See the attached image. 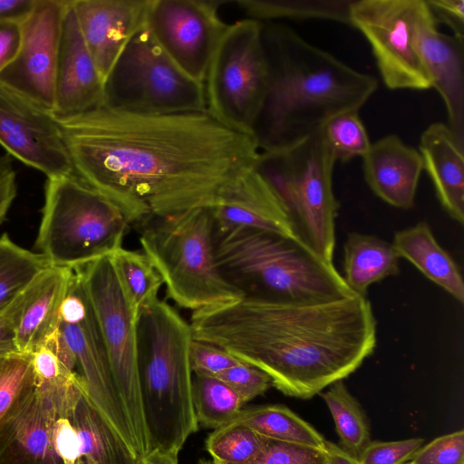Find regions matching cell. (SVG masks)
I'll return each mask as SVG.
<instances>
[{
    "instance_id": "obj_1",
    "label": "cell",
    "mask_w": 464,
    "mask_h": 464,
    "mask_svg": "<svg viewBox=\"0 0 464 464\" xmlns=\"http://www.w3.org/2000/svg\"><path fill=\"white\" fill-rule=\"evenodd\" d=\"M74 173L130 224L212 208L256 166L254 137L208 111L139 114L103 105L56 117Z\"/></svg>"
},
{
    "instance_id": "obj_2",
    "label": "cell",
    "mask_w": 464,
    "mask_h": 464,
    "mask_svg": "<svg viewBox=\"0 0 464 464\" xmlns=\"http://www.w3.org/2000/svg\"><path fill=\"white\" fill-rule=\"evenodd\" d=\"M193 339L266 372L286 396L307 400L355 372L374 351L377 322L366 296L317 302L255 297L192 312Z\"/></svg>"
},
{
    "instance_id": "obj_3",
    "label": "cell",
    "mask_w": 464,
    "mask_h": 464,
    "mask_svg": "<svg viewBox=\"0 0 464 464\" xmlns=\"http://www.w3.org/2000/svg\"><path fill=\"white\" fill-rule=\"evenodd\" d=\"M267 85L251 134L260 151L288 147L334 117L358 111L378 80L310 44L290 26L262 22Z\"/></svg>"
},
{
    "instance_id": "obj_4",
    "label": "cell",
    "mask_w": 464,
    "mask_h": 464,
    "mask_svg": "<svg viewBox=\"0 0 464 464\" xmlns=\"http://www.w3.org/2000/svg\"><path fill=\"white\" fill-rule=\"evenodd\" d=\"M76 372L35 377L0 420V464H131Z\"/></svg>"
},
{
    "instance_id": "obj_5",
    "label": "cell",
    "mask_w": 464,
    "mask_h": 464,
    "mask_svg": "<svg viewBox=\"0 0 464 464\" xmlns=\"http://www.w3.org/2000/svg\"><path fill=\"white\" fill-rule=\"evenodd\" d=\"M190 324L157 300L137 319V365L149 451L179 454L198 430L192 403Z\"/></svg>"
},
{
    "instance_id": "obj_6",
    "label": "cell",
    "mask_w": 464,
    "mask_h": 464,
    "mask_svg": "<svg viewBox=\"0 0 464 464\" xmlns=\"http://www.w3.org/2000/svg\"><path fill=\"white\" fill-rule=\"evenodd\" d=\"M218 266L243 296L282 302H317L354 294L334 264L298 237L238 228L215 233Z\"/></svg>"
},
{
    "instance_id": "obj_7",
    "label": "cell",
    "mask_w": 464,
    "mask_h": 464,
    "mask_svg": "<svg viewBox=\"0 0 464 464\" xmlns=\"http://www.w3.org/2000/svg\"><path fill=\"white\" fill-rule=\"evenodd\" d=\"M140 243L179 307L195 312L243 297L218 266L210 208L154 218L142 226Z\"/></svg>"
},
{
    "instance_id": "obj_8",
    "label": "cell",
    "mask_w": 464,
    "mask_h": 464,
    "mask_svg": "<svg viewBox=\"0 0 464 464\" xmlns=\"http://www.w3.org/2000/svg\"><path fill=\"white\" fill-rule=\"evenodd\" d=\"M122 211L75 173L48 178L35 246L52 266H83L122 247Z\"/></svg>"
},
{
    "instance_id": "obj_9",
    "label": "cell",
    "mask_w": 464,
    "mask_h": 464,
    "mask_svg": "<svg viewBox=\"0 0 464 464\" xmlns=\"http://www.w3.org/2000/svg\"><path fill=\"white\" fill-rule=\"evenodd\" d=\"M335 162L321 129L288 147L261 151L256 166L285 208L295 236L331 264L339 208L333 188Z\"/></svg>"
},
{
    "instance_id": "obj_10",
    "label": "cell",
    "mask_w": 464,
    "mask_h": 464,
    "mask_svg": "<svg viewBox=\"0 0 464 464\" xmlns=\"http://www.w3.org/2000/svg\"><path fill=\"white\" fill-rule=\"evenodd\" d=\"M103 106L151 115L208 111L204 83L182 72L147 27L128 42L105 78Z\"/></svg>"
},
{
    "instance_id": "obj_11",
    "label": "cell",
    "mask_w": 464,
    "mask_h": 464,
    "mask_svg": "<svg viewBox=\"0 0 464 464\" xmlns=\"http://www.w3.org/2000/svg\"><path fill=\"white\" fill-rule=\"evenodd\" d=\"M266 85L262 22L244 18L229 24L204 82L208 111L230 128L251 134Z\"/></svg>"
},
{
    "instance_id": "obj_12",
    "label": "cell",
    "mask_w": 464,
    "mask_h": 464,
    "mask_svg": "<svg viewBox=\"0 0 464 464\" xmlns=\"http://www.w3.org/2000/svg\"><path fill=\"white\" fill-rule=\"evenodd\" d=\"M99 324L112 377L127 412L140 459L149 452L137 365V319L111 256L77 267Z\"/></svg>"
},
{
    "instance_id": "obj_13",
    "label": "cell",
    "mask_w": 464,
    "mask_h": 464,
    "mask_svg": "<svg viewBox=\"0 0 464 464\" xmlns=\"http://www.w3.org/2000/svg\"><path fill=\"white\" fill-rule=\"evenodd\" d=\"M426 0H353L350 24L368 41L385 85L392 90H428L429 75L417 45V27Z\"/></svg>"
},
{
    "instance_id": "obj_14",
    "label": "cell",
    "mask_w": 464,
    "mask_h": 464,
    "mask_svg": "<svg viewBox=\"0 0 464 464\" xmlns=\"http://www.w3.org/2000/svg\"><path fill=\"white\" fill-rule=\"evenodd\" d=\"M59 332L73 354L87 392L105 418L140 458L136 439L116 388L105 345L82 277L77 269L62 306Z\"/></svg>"
},
{
    "instance_id": "obj_15",
    "label": "cell",
    "mask_w": 464,
    "mask_h": 464,
    "mask_svg": "<svg viewBox=\"0 0 464 464\" xmlns=\"http://www.w3.org/2000/svg\"><path fill=\"white\" fill-rule=\"evenodd\" d=\"M225 0H151L146 27L171 61L204 83L227 27L218 14Z\"/></svg>"
},
{
    "instance_id": "obj_16",
    "label": "cell",
    "mask_w": 464,
    "mask_h": 464,
    "mask_svg": "<svg viewBox=\"0 0 464 464\" xmlns=\"http://www.w3.org/2000/svg\"><path fill=\"white\" fill-rule=\"evenodd\" d=\"M0 145L47 179L74 174L54 114L0 82Z\"/></svg>"
},
{
    "instance_id": "obj_17",
    "label": "cell",
    "mask_w": 464,
    "mask_h": 464,
    "mask_svg": "<svg viewBox=\"0 0 464 464\" xmlns=\"http://www.w3.org/2000/svg\"><path fill=\"white\" fill-rule=\"evenodd\" d=\"M68 0H38L21 24V40L0 82L53 112L62 24Z\"/></svg>"
},
{
    "instance_id": "obj_18",
    "label": "cell",
    "mask_w": 464,
    "mask_h": 464,
    "mask_svg": "<svg viewBox=\"0 0 464 464\" xmlns=\"http://www.w3.org/2000/svg\"><path fill=\"white\" fill-rule=\"evenodd\" d=\"M72 275V268L50 265L1 310L19 353L32 354L56 334Z\"/></svg>"
},
{
    "instance_id": "obj_19",
    "label": "cell",
    "mask_w": 464,
    "mask_h": 464,
    "mask_svg": "<svg viewBox=\"0 0 464 464\" xmlns=\"http://www.w3.org/2000/svg\"><path fill=\"white\" fill-rule=\"evenodd\" d=\"M151 0H71L85 44L104 82L128 42L146 27Z\"/></svg>"
},
{
    "instance_id": "obj_20",
    "label": "cell",
    "mask_w": 464,
    "mask_h": 464,
    "mask_svg": "<svg viewBox=\"0 0 464 464\" xmlns=\"http://www.w3.org/2000/svg\"><path fill=\"white\" fill-rule=\"evenodd\" d=\"M103 99L104 82L68 0L62 24L53 113L59 118L81 114L103 105Z\"/></svg>"
},
{
    "instance_id": "obj_21",
    "label": "cell",
    "mask_w": 464,
    "mask_h": 464,
    "mask_svg": "<svg viewBox=\"0 0 464 464\" xmlns=\"http://www.w3.org/2000/svg\"><path fill=\"white\" fill-rule=\"evenodd\" d=\"M417 45L431 88L444 102L447 125L464 146V39L440 32L428 5L418 24Z\"/></svg>"
},
{
    "instance_id": "obj_22",
    "label": "cell",
    "mask_w": 464,
    "mask_h": 464,
    "mask_svg": "<svg viewBox=\"0 0 464 464\" xmlns=\"http://www.w3.org/2000/svg\"><path fill=\"white\" fill-rule=\"evenodd\" d=\"M210 209L216 234L255 228L297 237L282 202L256 167Z\"/></svg>"
},
{
    "instance_id": "obj_23",
    "label": "cell",
    "mask_w": 464,
    "mask_h": 464,
    "mask_svg": "<svg viewBox=\"0 0 464 464\" xmlns=\"http://www.w3.org/2000/svg\"><path fill=\"white\" fill-rule=\"evenodd\" d=\"M362 159L365 181L378 198L399 208L414 205L423 170L418 150L389 134L372 143Z\"/></svg>"
},
{
    "instance_id": "obj_24",
    "label": "cell",
    "mask_w": 464,
    "mask_h": 464,
    "mask_svg": "<svg viewBox=\"0 0 464 464\" xmlns=\"http://www.w3.org/2000/svg\"><path fill=\"white\" fill-rule=\"evenodd\" d=\"M418 150L441 207L451 218L463 224L464 146L447 124L434 122L421 133Z\"/></svg>"
},
{
    "instance_id": "obj_25",
    "label": "cell",
    "mask_w": 464,
    "mask_h": 464,
    "mask_svg": "<svg viewBox=\"0 0 464 464\" xmlns=\"http://www.w3.org/2000/svg\"><path fill=\"white\" fill-rule=\"evenodd\" d=\"M392 246L399 257L414 265L428 279L459 303L464 302V283L452 256L437 242L425 221L395 232Z\"/></svg>"
},
{
    "instance_id": "obj_26",
    "label": "cell",
    "mask_w": 464,
    "mask_h": 464,
    "mask_svg": "<svg viewBox=\"0 0 464 464\" xmlns=\"http://www.w3.org/2000/svg\"><path fill=\"white\" fill-rule=\"evenodd\" d=\"M343 250V277L356 295L366 296L370 285L400 273V257L392 244L376 236L351 232Z\"/></svg>"
},
{
    "instance_id": "obj_27",
    "label": "cell",
    "mask_w": 464,
    "mask_h": 464,
    "mask_svg": "<svg viewBox=\"0 0 464 464\" xmlns=\"http://www.w3.org/2000/svg\"><path fill=\"white\" fill-rule=\"evenodd\" d=\"M274 440L324 449V438L307 421L282 404L243 408L231 420ZM230 422V421H229Z\"/></svg>"
},
{
    "instance_id": "obj_28",
    "label": "cell",
    "mask_w": 464,
    "mask_h": 464,
    "mask_svg": "<svg viewBox=\"0 0 464 464\" xmlns=\"http://www.w3.org/2000/svg\"><path fill=\"white\" fill-rule=\"evenodd\" d=\"M246 18L260 22L278 19L328 20L350 24L353 0H231Z\"/></svg>"
},
{
    "instance_id": "obj_29",
    "label": "cell",
    "mask_w": 464,
    "mask_h": 464,
    "mask_svg": "<svg viewBox=\"0 0 464 464\" xmlns=\"http://www.w3.org/2000/svg\"><path fill=\"white\" fill-rule=\"evenodd\" d=\"M319 395L327 405L335 425L341 448L358 459L371 441L369 420L343 380L328 386Z\"/></svg>"
},
{
    "instance_id": "obj_30",
    "label": "cell",
    "mask_w": 464,
    "mask_h": 464,
    "mask_svg": "<svg viewBox=\"0 0 464 464\" xmlns=\"http://www.w3.org/2000/svg\"><path fill=\"white\" fill-rule=\"evenodd\" d=\"M192 403L198 426L217 429L233 420L245 402L216 376L193 373Z\"/></svg>"
},
{
    "instance_id": "obj_31",
    "label": "cell",
    "mask_w": 464,
    "mask_h": 464,
    "mask_svg": "<svg viewBox=\"0 0 464 464\" xmlns=\"http://www.w3.org/2000/svg\"><path fill=\"white\" fill-rule=\"evenodd\" d=\"M111 259L138 317L144 308L159 300V291L163 285L161 276L143 252L121 247Z\"/></svg>"
},
{
    "instance_id": "obj_32",
    "label": "cell",
    "mask_w": 464,
    "mask_h": 464,
    "mask_svg": "<svg viewBox=\"0 0 464 464\" xmlns=\"http://www.w3.org/2000/svg\"><path fill=\"white\" fill-rule=\"evenodd\" d=\"M48 266L42 254L21 247L4 234L0 237V310Z\"/></svg>"
},
{
    "instance_id": "obj_33",
    "label": "cell",
    "mask_w": 464,
    "mask_h": 464,
    "mask_svg": "<svg viewBox=\"0 0 464 464\" xmlns=\"http://www.w3.org/2000/svg\"><path fill=\"white\" fill-rule=\"evenodd\" d=\"M266 440L251 429L230 421L208 435L206 450L217 464H245L263 450Z\"/></svg>"
},
{
    "instance_id": "obj_34",
    "label": "cell",
    "mask_w": 464,
    "mask_h": 464,
    "mask_svg": "<svg viewBox=\"0 0 464 464\" xmlns=\"http://www.w3.org/2000/svg\"><path fill=\"white\" fill-rule=\"evenodd\" d=\"M323 133L335 161L362 158L372 144L358 111L334 117L323 127Z\"/></svg>"
},
{
    "instance_id": "obj_35",
    "label": "cell",
    "mask_w": 464,
    "mask_h": 464,
    "mask_svg": "<svg viewBox=\"0 0 464 464\" xmlns=\"http://www.w3.org/2000/svg\"><path fill=\"white\" fill-rule=\"evenodd\" d=\"M34 380L32 354L16 353L0 362V420Z\"/></svg>"
},
{
    "instance_id": "obj_36",
    "label": "cell",
    "mask_w": 464,
    "mask_h": 464,
    "mask_svg": "<svg viewBox=\"0 0 464 464\" xmlns=\"http://www.w3.org/2000/svg\"><path fill=\"white\" fill-rule=\"evenodd\" d=\"M245 464H329L324 449L274 440Z\"/></svg>"
},
{
    "instance_id": "obj_37",
    "label": "cell",
    "mask_w": 464,
    "mask_h": 464,
    "mask_svg": "<svg viewBox=\"0 0 464 464\" xmlns=\"http://www.w3.org/2000/svg\"><path fill=\"white\" fill-rule=\"evenodd\" d=\"M415 464H464V430L440 436L412 456Z\"/></svg>"
},
{
    "instance_id": "obj_38",
    "label": "cell",
    "mask_w": 464,
    "mask_h": 464,
    "mask_svg": "<svg viewBox=\"0 0 464 464\" xmlns=\"http://www.w3.org/2000/svg\"><path fill=\"white\" fill-rule=\"evenodd\" d=\"M216 377L230 386L245 403L262 395L272 385L266 372L242 361Z\"/></svg>"
},
{
    "instance_id": "obj_39",
    "label": "cell",
    "mask_w": 464,
    "mask_h": 464,
    "mask_svg": "<svg viewBox=\"0 0 464 464\" xmlns=\"http://www.w3.org/2000/svg\"><path fill=\"white\" fill-rule=\"evenodd\" d=\"M421 438L370 441L358 458L360 464H403L423 445Z\"/></svg>"
},
{
    "instance_id": "obj_40",
    "label": "cell",
    "mask_w": 464,
    "mask_h": 464,
    "mask_svg": "<svg viewBox=\"0 0 464 464\" xmlns=\"http://www.w3.org/2000/svg\"><path fill=\"white\" fill-rule=\"evenodd\" d=\"M189 360L193 373L208 376H218L241 362L217 345L195 339L190 345Z\"/></svg>"
},
{
    "instance_id": "obj_41",
    "label": "cell",
    "mask_w": 464,
    "mask_h": 464,
    "mask_svg": "<svg viewBox=\"0 0 464 464\" xmlns=\"http://www.w3.org/2000/svg\"><path fill=\"white\" fill-rule=\"evenodd\" d=\"M437 22L443 23L452 34L464 39V1L463 0H426Z\"/></svg>"
},
{
    "instance_id": "obj_42",
    "label": "cell",
    "mask_w": 464,
    "mask_h": 464,
    "mask_svg": "<svg viewBox=\"0 0 464 464\" xmlns=\"http://www.w3.org/2000/svg\"><path fill=\"white\" fill-rule=\"evenodd\" d=\"M16 194V172L11 156L0 155V225L5 220Z\"/></svg>"
},
{
    "instance_id": "obj_43",
    "label": "cell",
    "mask_w": 464,
    "mask_h": 464,
    "mask_svg": "<svg viewBox=\"0 0 464 464\" xmlns=\"http://www.w3.org/2000/svg\"><path fill=\"white\" fill-rule=\"evenodd\" d=\"M21 40V24L0 23V72L14 58Z\"/></svg>"
},
{
    "instance_id": "obj_44",
    "label": "cell",
    "mask_w": 464,
    "mask_h": 464,
    "mask_svg": "<svg viewBox=\"0 0 464 464\" xmlns=\"http://www.w3.org/2000/svg\"><path fill=\"white\" fill-rule=\"evenodd\" d=\"M38 0H0V23L21 24L33 12Z\"/></svg>"
},
{
    "instance_id": "obj_45",
    "label": "cell",
    "mask_w": 464,
    "mask_h": 464,
    "mask_svg": "<svg viewBox=\"0 0 464 464\" xmlns=\"http://www.w3.org/2000/svg\"><path fill=\"white\" fill-rule=\"evenodd\" d=\"M19 353L14 335L8 324L3 318L0 310V358Z\"/></svg>"
},
{
    "instance_id": "obj_46",
    "label": "cell",
    "mask_w": 464,
    "mask_h": 464,
    "mask_svg": "<svg viewBox=\"0 0 464 464\" xmlns=\"http://www.w3.org/2000/svg\"><path fill=\"white\" fill-rule=\"evenodd\" d=\"M324 450L329 464H360L358 459L353 457L334 442L326 440Z\"/></svg>"
},
{
    "instance_id": "obj_47",
    "label": "cell",
    "mask_w": 464,
    "mask_h": 464,
    "mask_svg": "<svg viewBox=\"0 0 464 464\" xmlns=\"http://www.w3.org/2000/svg\"><path fill=\"white\" fill-rule=\"evenodd\" d=\"M178 455L159 450H150L141 460L143 464H179Z\"/></svg>"
},
{
    "instance_id": "obj_48",
    "label": "cell",
    "mask_w": 464,
    "mask_h": 464,
    "mask_svg": "<svg viewBox=\"0 0 464 464\" xmlns=\"http://www.w3.org/2000/svg\"><path fill=\"white\" fill-rule=\"evenodd\" d=\"M197 464H217L213 460L200 459Z\"/></svg>"
},
{
    "instance_id": "obj_49",
    "label": "cell",
    "mask_w": 464,
    "mask_h": 464,
    "mask_svg": "<svg viewBox=\"0 0 464 464\" xmlns=\"http://www.w3.org/2000/svg\"><path fill=\"white\" fill-rule=\"evenodd\" d=\"M131 464H143L141 459L136 458Z\"/></svg>"
},
{
    "instance_id": "obj_50",
    "label": "cell",
    "mask_w": 464,
    "mask_h": 464,
    "mask_svg": "<svg viewBox=\"0 0 464 464\" xmlns=\"http://www.w3.org/2000/svg\"><path fill=\"white\" fill-rule=\"evenodd\" d=\"M403 464H415V463H413L412 461L409 460V461H407V462H405Z\"/></svg>"
},
{
    "instance_id": "obj_51",
    "label": "cell",
    "mask_w": 464,
    "mask_h": 464,
    "mask_svg": "<svg viewBox=\"0 0 464 464\" xmlns=\"http://www.w3.org/2000/svg\"><path fill=\"white\" fill-rule=\"evenodd\" d=\"M4 358H5V357H4ZM2 359H3V358H0V362H1V360H2Z\"/></svg>"
}]
</instances>
